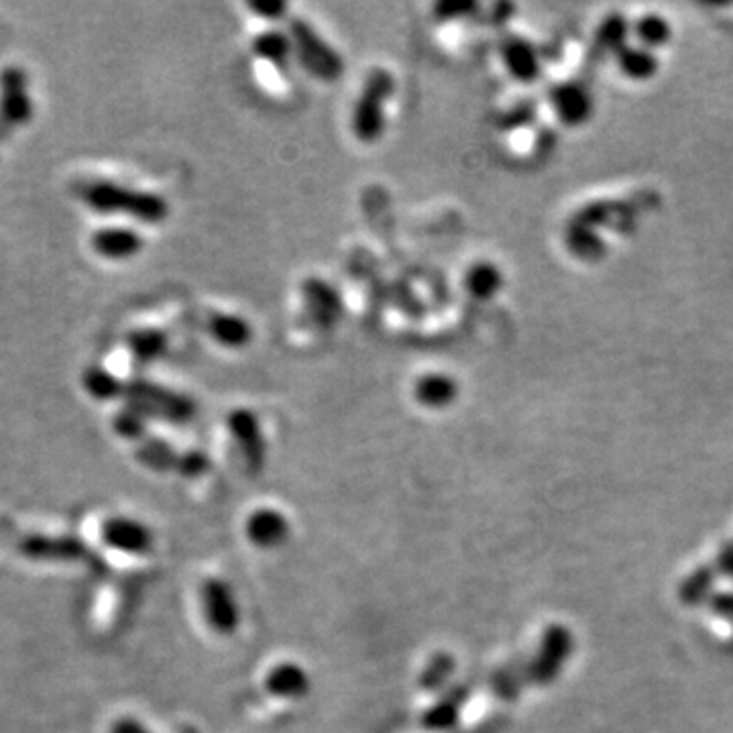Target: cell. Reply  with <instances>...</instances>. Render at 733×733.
Wrapping results in <instances>:
<instances>
[{
	"label": "cell",
	"mask_w": 733,
	"mask_h": 733,
	"mask_svg": "<svg viewBox=\"0 0 733 733\" xmlns=\"http://www.w3.org/2000/svg\"><path fill=\"white\" fill-rule=\"evenodd\" d=\"M396 93V78L386 67H375L353 107L351 129L360 143H375L386 131V105Z\"/></svg>",
	"instance_id": "cell-2"
},
{
	"label": "cell",
	"mask_w": 733,
	"mask_h": 733,
	"mask_svg": "<svg viewBox=\"0 0 733 733\" xmlns=\"http://www.w3.org/2000/svg\"><path fill=\"white\" fill-rule=\"evenodd\" d=\"M33 100L29 98L28 74L21 67H7L0 74V120L4 127H21L33 119Z\"/></svg>",
	"instance_id": "cell-8"
},
{
	"label": "cell",
	"mask_w": 733,
	"mask_h": 733,
	"mask_svg": "<svg viewBox=\"0 0 733 733\" xmlns=\"http://www.w3.org/2000/svg\"><path fill=\"white\" fill-rule=\"evenodd\" d=\"M90 245L100 257L119 261V259H131L134 255L141 254L143 239L137 230H131V228L107 227L94 233Z\"/></svg>",
	"instance_id": "cell-14"
},
{
	"label": "cell",
	"mask_w": 733,
	"mask_h": 733,
	"mask_svg": "<svg viewBox=\"0 0 733 733\" xmlns=\"http://www.w3.org/2000/svg\"><path fill=\"white\" fill-rule=\"evenodd\" d=\"M465 288H467L468 295L479 302L494 300L504 288V273L495 263L479 261V263L468 267L467 273H465Z\"/></svg>",
	"instance_id": "cell-20"
},
{
	"label": "cell",
	"mask_w": 733,
	"mask_h": 733,
	"mask_svg": "<svg viewBox=\"0 0 733 733\" xmlns=\"http://www.w3.org/2000/svg\"><path fill=\"white\" fill-rule=\"evenodd\" d=\"M502 60L511 78L521 84H532L542 76V60L532 43L518 35H511L502 43Z\"/></svg>",
	"instance_id": "cell-10"
},
{
	"label": "cell",
	"mask_w": 733,
	"mask_h": 733,
	"mask_svg": "<svg viewBox=\"0 0 733 733\" xmlns=\"http://www.w3.org/2000/svg\"><path fill=\"white\" fill-rule=\"evenodd\" d=\"M208 467V459L202 453H187L177 459V468H182L186 475H201Z\"/></svg>",
	"instance_id": "cell-32"
},
{
	"label": "cell",
	"mask_w": 733,
	"mask_h": 733,
	"mask_svg": "<svg viewBox=\"0 0 733 733\" xmlns=\"http://www.w3.org/2000/svg\"><path fill=\"white\" fill-rule=\"evenodd\" d=\"M82 201L86 202L96 213L129 214L147 225L163 223L170 214V204L160 194L129 190V187L96 182L82 187Z\"/></svg>",
	"instance_id": "cell-1"
},
{
	"label": "cell",
	"mask_w": 733,
	"mask_h": 733,
	"mask_svg": "<svg viewBox=\"0 0 733 733\" xmlns=\"http://www.w3.org/2000/svg\"><path fill=\"white\" fill-rule=\"evenodd\" d=\"M249 9L267 21H281L288 13V2L283 0H251Z\"/></svg>",
	"instance_id": "cell-31"
},
{
	"label": "cell",
	"mask_w": 733,
	"mask_h": 733,
	"mask_svg": "<svg viewBox=\"0 0 733 733\" xmlns=\"http://www.w3.org/2000/svg\"><path fill=\"white\" fill-rule=\"evenodd\" d=\"M204 607L208 622L213 624L218 632H230L237 626V605L230 595L227 585L220 581H208L204 585Z\"/></svg>",
	"instance_id": "cell-16"
},
{
	"label": "cell",
	"mask_w": 733,
	"mask_h": 733,
	"mask_svg": "<svg viewBox=\"0 0 733 733\" xmlns=\"http://www.w3.org/2000/svg\"><path fill=\"white\" fill-rule=\"evenodd\" d=\"M632 37L634 43L658 54L675 40V28L665 14L644 13L632 23Z\"/></svg>",
	"instance_id": "cell-15"
},
{
	"label": "cell",
	"mask_w": 733,
	"mask_h": 733,
	"mask_svg": "<svg viewBox=\"0 0 733 733\" xmlns=\"http://www.w3.org/2000/svg\"><path fill=\"white\" fill-rule=\"evenodd\" d=\"M208 333L220 347L239 351L245 348L254 338V328L249 321L240 319L237 314H213L208 321Z\"/></svg>",
	"instance_id": "cell-18"
},
{
	"label": "cell",
	"mask_w": 733,
	"mask_h": 733,
	"mask_svg": "<svg viewBox=\"0 0 733 733\" xmlns=\"http://www.w3.org/2000/svg\"><path fill=\"white\" fill-rule=\"evenodd\" d=\"M84 387L93 398L103 401L112 400V398L120 396V391H122V384L119 379L115 375L105 371V369H100V367H94V369L86 371Z\"/></svg>",
	"instance_id": "cell-24"
},
{
	"label": "cell",
	"mask_w": 733,
	"mask_h": 733,
	"mask_svg": "<svg viewBox=\"0 0 733 733\" xmlns=\"http://www.w3.org/2000/svg\"><path fill=\"white\" fill-rule=\"evenodd\" d=\"M249 536L259 547H278L288 536V524L276 511H257L249 521Z\"/></svg>",
	"instance_id": "cell-22"
},
{
	"label": "cell",
	"mask_w": 733,
	"mask_h": 733,
	"mask_svg": "<svg viewBox=\"0 0 733 733\" xmlns=\"http://www.w3.org/2000/svg\"><path fill=\"white\" fill-rule=\"evenodd\" d=\"M302 300L306 310L308 321L314 328L328 333L345 316V300L333 283L321 278H308L302 283Z\"/></svg>",
	"instance_id": "cell-5"
},
{
	"label": "cell",
	"mask_w": 733,
	"mask_h": 733,
	"mask_svg": "<svg viewBox=\"0 0 733 733\" xmlns=\"http://www.w3.org/2000/svg\"><path fill=\"white\" fill-rule=\"evenodd\" d=\"M103 533H105V542L108 547L127 552V554H143L153 545L151 532L147 530L145 526L137 520H129V518L108 520Z\"/></svg>",
	"instance_id": "cell-13"
},
{
	"label": "cell",
	"mask_w": 733,
	"mask_h": 733,
	"mask_svg": "<svg viewBox=\"0 0 733 733\" xmlns=\"http://www.w3.org/2000/svg\"><path fill=\"white\" fill-rule=\"evenodd\" d=\"M413 396L424 408L440 410L456 400L459 386L453 377H449L446 374H427L416 381Z\"/></svg>",
	"instance_id": "cell-17"
},
{
	"label": "cell",
	"mask_w": 733,
	"mask_h": 733,
	"mask_svg": "<svg viewBox=\"0 0 733 733\" xmlns=\"http://www.w3.org/2000/svg\"><path fill=\"white\" fill-rule=\"evenodd\" d=\"M127 345L141 363H151V360L161 359L168 353L170 338H168V334L158 328H143V331H134L129 334Z\"/></svg>",
	"instance_id": "cell-23"
},
{
	"label": "cell",
	"mask_w": 733,
	"mask_h": 733,
	"mask_svg": "<svg viewBox=\"0 0 733 733\" xmlns=\"http://www.w3.org/2000/svg\"><path fill=\"white\" fill-rule=\"evenodd\" d=\"M479 9L477 2H440L434 7V14L436 19L446 23V21H456V19H465L471 13H475Z\"/></svg>",
	"instance_id": "cell-29"
},
{
	"label": "cell",
	"mask_w": 733,
	"mask_h": 733,
	"mask_svg": "<svg viewBox=\"0 0 733 733\" xmlns=\"http://www.w3.org/2000/svg\"><path fill=\"white\" fill-rule=\"evenodd\" d=\"M143 428H145V424H143V416L137 412V410H133V408L117 413V418H115V430H117L119 434H122V436H127V439H137V436H141V434H143Z\"/></svg>",
	"instance_id": "cell-28"
},
{
	"label": "cell",
	"mask_w": 733,
	"mask_h": 733,
	"mask_svg": "<svg viewBox=\"0 0 733 733\" xmlns=\"http://www.w3.org/2000/svg\"><path fill=\"white\" fill-rule=\"evenodd\" d=\"M632 37V23L626 14H607L595 31V47L603 54L615 55L622 47H626Z\"/></svg>",
	"instance_id": "cell-21"
},
{
	"label": "cell",
	"mask_w": 733,
	"mask_h": 733,
	"mask_svg": "<svg viewBox=\"0 0 733 733\" xmlns=\"http://www.w3.org/2000/svg\"><path fill=\"white\" fill-rule=\"evenodd\" d=\"M131 394H133L134 400L131 408L141 416L149 413V416H160V418H168L174 422H187L196 412L194 401L182 394H174L172 389H165V387L134 384L131 387Z\"/></svg>",
	"instance_id": "cell-6"
},
{
	"label": "cell",
	"mask_w": 733,
	"mask_h": 733,
	"mask_svg": "<svg viewBox=\"0 0 733 733\" xmlns=\"http://www.w3.org/2000/svg\"><path fill=\"white\" fill-rule=\"evenodd\" d=\"M571 653H573V634L567 627H550L545 636L540 660L536 662V679L542 682L554 679Z\"/></svg>",
	"instance_id": "cell-11"
},
{
	"label": "cell",
	"mask_w": 733,
	"mask_h": 733,
	"mask_svg": "<svg viewBox=\"0 0 733 733\" xmlns=\"http://www.w3.org/2000/svg\"><path fill=\"white\" fill-rule=\"evenodd\" d=\"M227 427L237 440L249 467H261L266 459V442L257 416L251 410H235L227 418Z\"/></svg>",
	"instance_id": "cell-9"
},
{
	"label": "cell",
	"mask_w": 733,
	"mask_h": 733,
	"mask_svg": "<svg viewBox=\"0 0 733 733\" xmlns=\"http://www.w3.org/2000/svg\"><path fill=\"white\" fill-rule=\"evenodd\" d=\"M569 249L583 259H593L600 257L603 245L591 233V228L585 225H574L573 228H569Z\"/></svg>",
	"instance_id": "cell-26"
},
{
	"label": "cell",
	"mask_w": 733,
	"mask_h": 733,
	"mask_svg": "<svg viewBox=\"0 0 733 733\" xmlns=\"http://www.w3.org/2000/svg\"><path fill=\"white\" fill-rule=\"evenodd\" d=\"M709 612L733 626V591H713L705 601Z\"/></svg>",
	"instance_id": "cell-30"
},
{
	"label": "cell",
	"mask_w": 733,
	"mask_h": 733,
	"mask_svg": "<svg viewBox=\"0 0 733 733\" xmlns=\"http://www.w3.org/2000/svg\"><path fill=\"white\" fill-rule=\"evenodd\" d=\"M254 54L276 69H285L292 62V37L280 29H267L255 37Z\"/></svg>",
	"instance_id": "cell-19"
},
{
	"label": "cell",
	"mask_w": 733,
	"mask_h": 733,
	"mask_svg": "<svg viewBox=\"0 0 733 733\" xmlns=\"http://www.w3.org/2000/svg\"><path fill=\"white\" fill-rule=\"evenodd\" d=\"M139 459L151 468H172L177 467V454L174 449L165 442H145V446L139 451Z\"/></svg>",
	"instance_id": "cell-27"
},
{
	"label": "cell",
	"mask_w": 733,
	"mask_h": 733,
	"mask_svg": "<svg viewBox=\"0 0 733 733\" xmlns=\"http://www.w3.org/2000/svg\"><path fill=\"white\" fill-rule=\"evenodd\" d=\"M290 37H292L293 54L310 76L322 82L338 80L343 76L345 60L328 41L322 40L321 33L308 21L293 17L290 23Z\"/></svg>",
	"instance_id": "cell-3"
},
{
	"label": "cell",
	"mask_w": 733,
	"mask_h": 733,
	"mask_svg": "<svg viewBox=\"0 0 733 733\" xmlns=\"http://www.w3.org/2000/svg\"><path fill=\"white\" fill-rule=\"evenodd\" d=\"M720 579L733 581V540L721 548L718 557L707 562L703 567L694 569L693 573L687 574L679 585V601L687 607L703 605L709 595L713 593V586Z\"/></svg>",
	"instance_id": "cell-4"
},
{
	"label": "cell",
	"mask_w": 733,
	"mask_h": 733,
	"mask_svg": "<svg viewBox=\"0 0 733 733\" xmlns=\"http://www.w3.org/2000/svg\"><path fill=\"white\" fill-rule=\"evenodd\" d=\"M614 60L619 74L626 76L627 80L644 84V82L654 80L660 74V55L642 47L634 41H629L626 47H622L614 55Z\"/></svg>",
	"instance_id": "cell-12"
},
{
	"label": "cell",
	"mask_w": 733,
	"mask_h": 733,
	"mask_svg": "<svg viewBox=\"0 0 733 733\" xmlns=\"http://www.w3.org/2000/svg\"><path fill=\"white\" fill-rule=\"evenodd\" d=\"M269 689L278 694H302L306 691V675L298 667H280L271 675Z\"/></svg>",
	"instance_id": "cell-25"
},
{
	"label": "cell",
	"mask_w": 733,
	"mask_h": 733,
	"mask_svg": "<svg viewBox=\"0 0 733 733\" xmlns=\"http://www.w3.org/2000/svg\"><path fill=\"white\" fill-rule=\"evenodd\" d=\"M550 107L567 127H583L595 112V98L585 82L564 80L550 88Z\"/></svg>",
	"instance_id": "cell-7"
}]
</instances>
